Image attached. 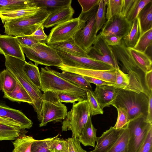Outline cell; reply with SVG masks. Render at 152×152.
<instances>
[{
	"instance_id": "1",
	"label": "cell",
	"mask_w": 152,
	"mask_h": 152,
	"mask_svg": "<svg viewBox=\"0 0 152 152\" xmlns=\"http://www.w3.org/2000/svg\"><path fill=\"white\" fill-rule=\"evenodd\" d=\"M110 46L117 61L120 62L124 70L129 75V83L123 89L138 93H145L147 90L142 75V74H145L133 59L123 39L121 45Z\"/></svg>"
},
{
	"instance_id": "2",
	"label": "cell",
	"mask_w": 152,
	"mask_h": 152,
	"mask_svg": "<svg viewBox=\"0 0 152 152\" xmlns=\"http://www.w3.org/2000/svg\"><path fill=\"white\" fill-rule=\"evenodd\" d=\"M5 65L17 81L24 88L30 96L32 106L37 114L40 116L42 104V94L40 90L28 78L23 69L26 62L9 56H4Z\"/></svg>"
},
{
	"instance_id": "3",
	"label": "cell",
	"mask_w": 152,
	"mask_h": 152,
	"mask_svg": "<svg viewBox=\"0 0 152 152\" xmlns=\"http://www.w3.org/2000/svg\"><path fill=\"white\" fill-rule=\"evenodd\" d=\"M148 102V96L145 93H138L118 88L116 98L112 105L115 108H125L130 121L140 116L146 118Z\"/></svg>"
},
{
	"instance_id": "4",
	"label": "cell",
	"mask_w": 152,
	"mask_h": 152,
	"mask_svg": "<svg viewBox=\"0 0 152 152\" xmlns=\"http://www.w3.org/2000/svg\"><path fill=\"white\" fill-rule=\"evenodd\" d=\"M50 67H42L40 72L41 90L64 92L76 95L87 99V91L80 88L54 74Z\"/></svg>"
},
{
	"instance_id": "5",
	"label": "cell",
	"mask_w": 152,
	"mask_h": 152,
	"mask_svg": "<svg viewBox=\"0 0 152 152\" xmlns=\"http://www.w3.org/2000/svg\"><path fill=\"white\" fill-rule=\"evenodd\" d=\"M67 108L58 100L55 92L47 91L42 94V104L40 116L39 127L45 126L49 122H57L65 118Z\"/></svg>"
},
{
	"instance_id": "6",
	"label": "cell",
	"mask_w": 152,
	"mask_h": 152,
	"mask_svg": "<svg viewBox=\"0 0 152 152\" xmlns=\"http://www.w3.org/2000/svg\"><path fill=\"white\" fill-rule=\"evenodd\" d=\"M50 14L41 10L30 17L7 22L4 25V33L15 37L31 35L43 24Z\"/></svg>"
},
{
	"instance_id": "7",
	"label": "cell",
	"mask_w": 152,
	"mask_h": 152,
	"mask_svg": "<svg viewBox=\"0 0 152 152\" xmlns=\"http://www.w3.org/2000/svg\"><path fill=\"white\" fill-rule=\"evenodd\" d=\"M89 106L87 100L73 103L71 110L62 123V131L71 130L72 137L78 138L90 116Z\"/></svg>"
},
{
	"instance_id": "8",
	"label": "cell",
	"mask_w": 152,
	"mask_h": 152,
	"mask_svg": "<svg viewBox=\"0 0 152 152\" xmlns=\"http://www.w3.org/2000/svg\"><path fill=\"white\" fill-rule=\"evenodd\" d=\"M20 46L23 53L37 66L40 64L58 67L63 64L56 50L46 43L39 42L31 47Z\"/></svg>"
},
{
	"instance_id": "9",
	"label": "cell",
	"mask_w": 152,
	"mask_h": 152,
	"mask_svg": "<svg viewBox=\"0 0 152 152\" xmlns=\"http://www.w3.org/2000/svg\"><path fill=\"white\" fill-rule=\"evenodd\" d=\"M129 132L128 152H136L144 142L152 124L140 116L130 120L126 125Z\"/></svg>"
},
{
	"instance_id": "10",
	"label": "cell",
	"mask_w": 152,
	"mask_h": 152,
	"mask_svg": "<svg viewBox=\"0 0 152 152\" xmlns=\"http://www.w3.org/2000/svg\"><path fill=\"white\" fill-rule=\"evenodd\" d=\"M86 24V22L81 21L78 17L57 25L51 30L48 36L47 43L64 41L73 38Z\"/></svg>"
},
{
	"instance_id": "11",
	"label": "cell",
	"mask_w": 152,
	"mask_h": 152,
	"mask_svg": "<svg viewBox=\"0 0 152 152\" xmlns=\"http://www.w3.org/2000/svg\"><path fill=\"white\" fill-rule=\"evenodd\" d=\"M53 48L56 50L62 59L63 64L67 66L103 70L113 68L110 66L99 61L72 54L60 50Z\"/></svg>"
},
{
	"instance_id": "12",
	"label": "cell",
	"mask_w": 152,
	"mask_h": 152,
	"mask_svg": "<svg viewBox=\"0 0 152 152\" xmlns=\"http://www.w3.org/2000/svg\"><path fill=\"white\" fill-rule=\"evenodd\" d=\"M132 22L121 14L113 16L107 20L99 34L102 37L113 35L123 39L130 31Z\"/></svg>"
},
{
	"instance_id": "13",
	"label": "cell",
	"mask_w": 152,
	"mask_h": 152,
	"mask_svg": "<svg viewBox=\"0 0 152 152\" xmlns=\"http://www.w3.org/2000/svg\"><path fill=\"white\" fill-rule=\"evenodd\" d=\"M95 15L73 37L75 43L86 52L92 47L97 37Z\"/></svg>"
},
{
	"instance_id": "14",
	"label": "cell",
	"mask_w": 152,
	"mask_h": 152,
	"mask_svg": "<svg viewBox=\"0 0 152 152\" xmlns=\"http://www.w3.org/2000/svg\"><path fill=\"white\" fill-rule=\"evenodd\" d=\"M57 67L62 71L71 72L113 83L115 81L116 71L114 68L106 70L94 69L71 67L63 64Z\"/></svg>"
},
{
	"instance_id": "15",
	"label": "cell",
	"mask_w": 152,
	"mask_h": 152,
	"mask_svg": "<svg viewBox=\"0 0 152 152\" xmlns=\"http://www.w3.org/2000/svg\"><path fill=\"white\" fill-rule=\"evenodd\" d=\"M0 53L26 61L25 56L20 45L16 37L0 34Z\"/></svg>"
},
{
	"instance_id": "16",
	"label": "cell",
	"mask_w": 152,
	"mask_h": 152,
	"mask_svg": "<svg viewBox=\"0 0 152 152\" xmlns=\"http://www.w3.org/2000/svg\"><path fill=\"white\" fill-rule=\"evenodd\" d=\"M124 128L116 129L111 126L97 137L96 144L92 152H107L113 146L123 131Z\"/></svg>"
},
{
	"instance_id": "17",
	"label": "cell",
	"mask_w": 152,
	"mask_h": 152,
	"mask_svg": "<svg viewBox=\"0 0 152 152\" xmlns=\"http://www.w3.org/2000/svg\"><path fill=\"white\" fill-rule=\"evenodd\" d=\"M0 117L15 122L20 125L21 130L30 129L33 126L32 121L21 111L11 108L0 102Z\"/></svg>"
},
{
	"instance_id": "18",
	"label": "cell",
	"mask_w": 152,
	"mask_h": 152,
	"mask_svg": "<svg viewBox=\"0 0 152 152\" xmlns=\"http://www.w3.org/2000/svg\"><path fill=\"white\" fill-rule=\"evenodd\" d=\"M118 88L107 85L96 86L93 91L101 108L112 105L116 98Z\"/></svg>"
},
{
	"instance_id": "19",
	"label": "cell",
	"mask_w": 152,
	"mask_h": 152,
	"mask_svg": "<svg viewBox=\"0 0 152 152\" xmlns=\"http://www.w3.org/2000/svg\"><path fill=\"white\" fill-rule=\"evenodd\" d=\"M75 11L70 5L49 14L43 23L44 27L56 26L73 18Z\"/></svg>"
},
{
	"instance_id": "20",
	"label": "cell",
	"mask_w": 152,
	"mask_h": 152,
	"mask_svg": "<svg viewBox=\"0 0 152 152\" xmlns=\"http://www.w3.org/2000/svg\"><path fill=\"white\" fill-rule=\"evenodd\" d=\"M41 9L36 6L15 10L0 12V18L2 23L24 18L34 15Z\"/></svg>"
},
{
	"instance_id": "21",
	"label": "cell",
	"mask_w": 152,
	"mask_h": 152,
	"mask_svg": "<svg viewBox=\"0 0 152 152\" xmlns=\"http://www.w3.org/2000/svg\"><path fill=\"white\" fill-rule=\"evenodd\" d=\"M72 0H31L32 7L36 6L51 13L71 5Z\"/></svg>"
},
{
	"instance_id": "22",
	"label": "cell",
	"mask_w": 152,
	"mask_h": 152,
	"mask_svg": "<svg viewBox=\"0 0 152 152\" xmlns=\"http://www.w3.org/2000/svg\"><path fill=\"white\" fill-rule=\"evenodd\" d=\"M47 45L52 48L60 50L72 54L89 58L86 52L75 43L73 38L65 41L48 44Z\"/></svg>"
},
{
	"instance_id": "23",
	"label": "cell",
	"mask_w": 152,
	"mask_h": 152,
	"mask_svg": "<svg viewBox=\"0 0 152 152\" xmlns=\"http://www.w3.org/2000/svg\"><path fill=\"white\" fill-rule=\"evenodd\" d=\"M97 129L94 126L91 116H90L80 135L78 137L80 142L84 146H90L95 147L97 137Z\"/></svg>"
},
{
	"instance_id": "24",
	"label": "cell",
	"mask_w": 152,
	"mask_h": 152,
	"mask_svg": "<svg viewBox=\"0 0 152 152\" xmlns=\"http://www.w3.org/2000/svg\"><path fill=\"white\" fill-rule=\"evenodd\" d=\"M127 48L133 59L144 74L152 69L151 59L145 53L137 50L133 48Z\"/></svg>"
},
{
	"instance_id": "25",
	"label": "cell",
	"mask_w": 152,
	"mask_h": 152,
	"mask_svg": "<svg viewBox=\"0 0 152 152\" xmlns=\"http://www.w3.org/2000/svg\"><path fill=\"white\" fill-rule=\"evenodd\" d=\"M3 97L12 102H26L31 105L33 104L32 101L29 94L18 81L12 91L4 93Z\"/></svg>"
},
{
	"instance_id": "26",
	"label": "cell",
	"mask_w": 152,
	"mask_h": 152,
	"mask_svg": "<svg viewBox=\"0 0 152 152\" xmlns=\"http://www.w3.org/2000/svg\"><path fill=\"white\" fill-rule=\"evenodd\" d=\"M52 70L54 74L71 83L87 91H92L90 83L85 80L83 76L71 72L62 71L61 73L53 69Z\"/></svg>"
},
{
	"instance_id": "27",
	"label": "cell",
	"mask_w": 152,
	"mask_h": 152,
	"mask_svg": "<svg viewBox=\"0 0 152 152\" xmlns=\"http://www.w3.org/2000/svg\"><path fill=\"white\" fill-rule=\"evenodd\" d=\"M137 18L139 20L141 34L152 28V1L147 4L141 10Z\"/></svg>"
},
{
	"instance_id": "28",
	"label": "cell",
	"mask_w": 152,
	"mask_h": 152,
	"mask_svg": "<svg viewBox=\"0 0 152 152\" xmlns=\"http://www.w3.org/2000/svg\"><path fill=\"white\" fill-rule=\"evenodd\" d=\"M141 34L139 20L137 18L133 21L130 31L122 39L126 47L134 48Z\"/></svg>"
},
{
	"instance_id": "29",
	"label": "cell",
	"mask_w": 152,
	"mask_h": 152,
	"mask_svg": "<svg viewBox=\"0 0 152 152\" xmlns=\"http://www.w3.org/2000/svg\"><path fill=\"white\" fill-rule=\"evenodd\" d=\"M92 47L101 55L106 57L116 63L118 61L110 46H108L103 37L99 34Z\"/></svg>"
},
{
	"instance_id": "30",
	"label": "cell",
	"mask_w": 152,
	"mask_h": 152,
	"mask_svg": "<svg viewBox=\"0 0 152 152\" xmlns=\"http://www.w3.org/2000/svg\"><path fill=\"white\" fill-rule=\"evenodd\" d=\"M17 81L11 72L6 69L0 72V91L10 92L16 86Z\"/></svg>"
},
{
	"instance_id": "31",
	"label": "cell",
	"mask_w": 152,
	"mask_h": 152,
	"mask_svg": "<svg viewBox=\"0 0 152 152\" xmlns=\"http://www.w3.org/2000/svg\"><path fill=\"white\" fill-rule=\"evenodd\" d=\"M31 0H0V12L25 9L31 6Z\"/></svg>"
},
{
	"instance_id": "32",
	"label": "cell",
	"mask_w": 152,
	"mask_h": 152,
	"mask_svg": "<svg viewBox=\"0 0 152 152\" xmlns=\"http://www.w3.org/2000/svg\"><path fill=\"white\" fill-rule=\"evenodd\" d=\"M35 140L31 136L21 134L12 142L14 147L12 152H31V145Z\"/></svg>"
},
{
	"instance_id": "33",
	"label": "cell",
	"mask_w": 152,
	"mask_h": 152,
	"mask_svg": "<svg viewBox=\"0 0 152 152\" xmlns=\"http://www.w3.org/2000/svg\"><path fill=\"white\" fill-rule=\"evenodd\" d=\"M23 71L28 78L40 90L41 88L40 73L37 66L31 62H26L23 67Z\"/></svg>"
},
{
	"instance_id": "34",
	"label": "cell",
	"mask_w": 152,
	"mask_h": 152,
	"mask_svg": "<svg viewBox=\"0 0 152 152\" xmlns=\"http://www.w3.org/2000/svg\"><path fill=\"white\" fill-rule=\"evenodd\" d=\"M129 132L126 126L117 140L107 152H128Z\"/></svg>"
},
{
	"instance_id": "35",
	"label": "cell",
	"mask_w": 152,
	"mask_h": 152,
	"mask_svg": "<svg viewBox=\"0 0 152 152\" xmlns=\"http://www.w3.org/2000/svg\"><path fill=\"white\" fill-rule=\"evenodd\" d=\"M21 130L19 127L0 124V141L15 140L21 135Z\"/></svg>"
},
{
	"instance_id": "36",
	"label": "cell",
	"mask_w": 152,
	"mask_h": 152,
	"mask_svg": "<svg viewBox=\"0 0 152 152\" xmlns=\"http://www.w3.org/2000/svg\"><path fill=\"white\" fill-rule=\"evenodd\" d=\"M152 43V28H151L141 35L133 48L137 50L145 53L148 48L151 46Z\"/></svg>"
},
{
	"instance_id": "37",
	"label": "cell",
	"mask_w": 152,
	"mask_h": 152,
	"mask_svg": "<svg viewBox=\"0 0 152 152\" xmlns=\"http://www.w3.org/2000/svg\"><path fill=\"white\" fill-rule=\"evenodd\" d=\"M108 0H100L99 4L98 9L95 16L97 34L106 22V9Z\"/></svg>"
},
{
	"instance_id": "38",
	"label": "cell",
	"mask_w": 152,
	"mask_h": 152,
	"mask_svg": "<svg viewBox=\"0 0 152 152\" xmlns=\"http://www.w3.org/2000/svg\"><path fill=\"white\" fill-rule=\"evenodd\" d=\"M122 0H108L105 18L107 20L115 15L121 14Z\"/></svg>"
},
{
	"instance_id": "39",
	"label": "cell",
	"mask_w": 152,
	"mask_h": 152,
	"mask_svg": "<svg viewBox=\"0 0 152 152\" xmlns=\"http://www.w3.org/2000/svg\"><path fill=\"white\" fill-rule=\"evenodd\" d=\"M89 107L91 116L103 113L93 91L87 92L86 99Z\"/></svg>"
},
{
	"instance_id": "40",
	"label": "cell",
	"mask_w": 152,
	"mask_h": 152,
	"mask_svg": "<svg viewBox=\"0 0 152 152\" xmlns=\"http://www.w3.org/2000/svg\"><path fill=\"white\" fill-rule=\"evenodd\" d=\"M59 134L53 137L49 144V148L51 152H66L67 150L66 141L58 137Z\"/></svg>"
},
{
	"instance_id": "41",
	"label": "cell",
	"mask_w": 152,
	"mask_h": 152,
	"mask_svg": "<svg viewBox=\"0 0 152 152\" xmlns=\"http://www.w3.org/2000/svg\"><path fill=\"white\" fill-rule=\"evenodd\" d=\"M152 0H136L135 2L126 18L128 21L133 22L141 10Z\"/></svg>"
},
{
	"instance_id": "42",
	"label": "cell",
	"mask_w": 152,
	"mask_h": 152,
	"mask_svg": "<svg viewBox=\"0 0 152 152\" xmlns=\"http://www.w3.org/2000/svg\"><path fill=\"white\" fill-rule=\"evenodd\" d=\"M115 108L118 111V117L113 127L116 129L123 128L126 126L130 121L128 114L124 108L118 107Z\"/></svg>"
},
{
	"instance_id": "43",
	"label": "cell",
	"mask_w": 152,
	"mask_h": 152,
	"mask_svg": "<svg viewBox=\"0 0 152 152\" xmlns=\"http://www.w3.org/2000/svg\"><path fill=\"white\" fill-rule=\"evenodd\" d=\"M52 138L40 140H36L31 145V152H51L49 148V144Z\"/></svg>"
},
{
	"instance_id": "44",
	"label": "cell",
	"mask_w": 152,
	"mask_h": 152,
	"mask_svg": "<svg viewBox=\"0 0 152 152\" xmlns=\"http://www.w3.org/2000/svg\"><path fill=\"white\" fill-rule=\"evenodd\" d=\"M115 69L116 77L115 83V87L124 89L129 83V75L121 70L119 66L116 68Z\"/></svg>"
},
{
	"instance_id": "45",
	"label": "cell",
	"mask_w": 152,
	"mask_h": 152,
	"mask_svg": "<svg viewBox=\"0 0 152 152\" xmlns=\"http://www.w3.org/2000/svg\"><path fill=\"white\" fill-rule=\"evenodd\" d=\"M67 150L66 152H87L81 147L78 138L72 137L66 139Z\"/></svg>"
},
{
	"instance_id": "46",
	"label": "cell",
	"mask_w": 152,
	"mask_h": 152,
	"mask_svg": "<svg viewBox=\"0 0 152 152\" xmlns=\"http://www.w3.org/2000/svg\"><path fill=\"white\" fill-rule=\"evenodd\" d=\"M56 93L58 100L61 102L74 103L77 101L86 100L83 97L76 95L64 92Z\"/></svg>"
},
{
	"instance_id": "47",
	"label": "cell",
	"mask_w": 152,
	"mask_h": 152,
	"mask_svg": "<svg viewBox=\"0 0 152 152\" xmlns=\"http://www.w3.org/2000/svg\"><path fill=\"white\" fill-rule=\"evenodd\" d=\"M136 152H152V127L149 130L144 142Z\"/></svg>"
},
{
	"instance_id": "48",
	"label": "cell",
	"mask_w": 152,
	"mask_h": 152,
	"mask_svg": "<svg viewBox=\"0 0 152 152\" xmlns=\"http://www.w3.org/2000/svg\"><path fill=\"white\" fill-rule=\"evenodd\" d=\"M43 24H41L31 35L35 40L40 43H47L48 36L44 31Z\"/></svg>"
},
{
	"instance_id": "49",
	"label": "cell",
	"mask_w": 152,
	"mask_h": 152,
	"mask_svg": "<svg viewBox=\"0 0 152 152\" xmlns=\"http://www.w3.org/2000/svg\"><path fill=\"white\" fill-rule=\"evenodd\" d=\"M100 0H78L82 8V13L87 12L96 5L99 4Z\"/></svg>"
},
{
	"instance_id": "50",
	"label": "cell",
	"mask_w": 152,
	"mask_h": 152,
	"mask_svg": "<svg viewBox=\"0 0 152 152\" xmlns=\"http://www.w3.org/2000/svg\"><path fill=\"white\" fill-rule=\"evenodd\" d=\"M20 45L32 47L39 42L34 39L30 35L20 36L16 37Z\"/></svg>"
},
{
	"instance_id": "51",
	"label": "cell",
	"mask_w": 152,
	"mask_h": 152,
	"mask_svg": "<svg viewBox=\"0 0 152 152\" xmlns=\"http://www.w3.org/2000/svg\"><path fill=\"white\" fill-rule=\"evenodd\" d=\"M136 0H122L121 10L122 15L126 18L134 5Z\"/></svg>"
},
{
	"instance_id": "52",
	"label": "cell",
	"mask_w": 152,
	"mask_h": 152,
	"mask_svg": "<svg viewBox=\"0 0 152 152\" xmlns=\"http://www.w3.org/2000/svg\"><path fill=\"white\" fill-rule=\"evenodd\" d=\"M99 5L94 7L88 11L84 13L81 12L78 18L82 21L86 22L95 15L97 11Z\"/></svg>"
},
{
	"instance_id": "53",
	"label": "cell",
	"mask_w": 152,
	"mask_h": 152,
	"mask_svg": "<svg viewBox=\"0 0 152 152\" xmlns=\"http://www.w3.org/2000/svg\"><path fill=\"white\" fill-rule=\"evenodd\" d=\"M102 37L107 44L109 46L119 45L122 42V38L115 35H108Z\"/></svg>"
},
{
	"instance_id": "54",
	"label": "cell",
	"mask_w": 152,
	"mask_h": 152,
	"mask_svg": "<svg viewBox=\"0 0 152 152\" xmlns=\"http://www.w3.org/2000/svg\"><path fill=\"white\" fill-rule=\"evenodd\" d=\"M144 81L146 90L152 92V69L145 74Z\"/></svg>"
},
{
	"instance_id": "55",
	"label": "cell",
	"mask_w": 152,
	"mask_h": 152,
	"mask_svg": "<svg viewBox=\"0 0 152 152\" xmlns=\"http://www.w3.org/2000/svg\"><path fill=\"white\" fill-rule=\"evenodd\" d=\"M84 78L90 83H93L96 86H101L102 85H107L112 86L115 87V83L108 82L96 79V78L87 77L84 76Z\"/></svg>"
},
{
	"instance_id": "56",
	"label": "cell",
	"mask_w": 152,
	"mask_h": 152,
	"mask_svg": "<svg viewBox=\"0 0 152 152\" xmlns=\"http://www.w3.org/2000/svg\"><path fill=\"white\" fill-rule=\"evenodd\" d=\"M148 96V102L146 121L148 123L152 124V92L149 93Z\"/></svg>"
},
{
	"instance_id": "57",
	"label": "cell",
	"mask_w": 152,
	"mask_h": 152,
	"mask_svg": "<svg viewBox=\"0 0 152 152\" xmlns=\"http://www.w3.org/2000/svg\"><path fill=\"white\" fill-rule=\"evenodd\" d=\"M0 124L10 126L19 127L20 128V125L15 122L9 119L0 117Z\"/></svg>"
}]
</instances>
